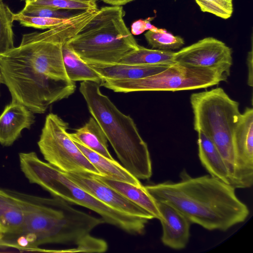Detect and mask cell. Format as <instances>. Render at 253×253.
<instances>
[{"mask_svg": "<svg viewBox=\"0 0 253 253\" xmlns=\"http://www.w3.org/2000/svg\"><path fill=\"white\" fill-rule=\"evenodd\" d=\"M87 21L81 13L45 32L25 34L19 46L0 57L1 83L8 87L12 101L42 114L75 92V83L65 69L62 45Z\"/></svg>", "mask_w": 253, "mask_h": 253, "instance_id": "obj_1", "label": "cell"}, {"mask_svg": "<svg viewBox=\"0 0 253 253\" xmlns=\"http://www.w3.org/2000/svg\"><path fill=\"white\" fill-rule=\"evenodd\" d=\"M180 179L144 186L156 201L170 205L191 223L209 230L225 231L244 221L250 211L235 188L210 174L193 177L185 169Z\"/></svg>", "mask_w": 253, "mask_h": 253, "instance_id": "obj_2", "label": "cell"}, {"mask_svg": "<svg viewBox=\"0 0 253 253\" xmlns=\"http://www.w3.org/2000/svg\"><path fill=\"white\" fill-rule=\"evenodd\" d=\"M10 191L23 213L22 226L17 236L28 239L29 249L51 243L77 245L94 228L104 223L102 218L78 210L60 198H32Z\"/></svg>", "mask_w": 253, "mask_h": 253, "instance_id": "obj_3", "label": "cell"}, {"mask_svg": "<svg viewBox=\"0 0 253 253\" xmlns=\"http://www.w3.org/2000/svg\"><path fill=\"white\" fill-rule=\"evenodd\" d=\"M99 84L83 81L79 90L88 110L103 131L122 165L138 179L152 174V162L147 143L133 120L120 111L100 89Z\"/></svg>", "mask_w": 253, "mask_h": 253, "instance_id": "obj_4", "label": "cell"}, {"mask_svg": "<svg viewBox=\"0 0 253 253\" xmlns=\"http://www.w3.org/2000/svg\"><path fill=\"white\" fill-rule=\"evenodd\" d=\"M19 159L21 170L30 183L40 186L54 197L95 212L105 223L127 233H144L149 220L109 207L74 182L64 172L41 160L34 152L20 153Z\"/></svg>", "mask_w": 253, "mask_h": 253, "instance_id": "obj_5", "label": "cell"}, {"mask_svg": "<svg viewBox=\"0 0 253 253\" xmlns=\"http://www.w3.org/2000/svg\"><path fill=\"white\" fill-rule=\"evenodd\" d=\"M121 6H106L73 37L68 46L86 63L115 64L137 49L138 44L124 21Z\"/></svg>", "mask_w": 253, "mask_h": 253, "instance_id": "obj_6", "label": "cell"}, {"mask_svg": "<svg viewBox=\"0 0 253 253\" xmlns=\"http://www.w3.org/2000/svg\"><path fill=\"white\" fill-rule=\"evenodd\" d=\"M190 100L194 129L201 131L215 145L228 168L233 187L236 174L234 134L241 114L239 103L220 87L193 93Z\"/></svg>", "mask_w": 253, "mask_h": 253, "instance_id": "obj_7", "label": "cell"}, {"mask_svg": "<svg viewBox=\"0 0 253 253\" xmlns=\"http://www.w3.org/2000/svg\"><path fill=\"white\" fill-rule=\"evenodd\" d=\"M228 77L218 71L174 63L155 75L133 80L102 79L100 85L116 92L178 91L206 88L225 81Z\"/></svg>", "mask_w": 253, "mask_h": 253, "instance_id": "obj_8", "label": "cell"}, {"mask_svg": "<svg viewBox=\"0 0 253 253\" xmlns=\"http://www.w3.org/2000/svg\"><path fill=\"white\" fill-rule=\"evenodd\" d=\"M69 124L57 115L45 118L38 145L44 160L64 173L101 175L68 134Z\"/></svg>", "mask_w": 253, "mask_h": 253, "instance_id": "obj_9", "label": "cell"}, {"mask_svg": "<svg viewBox=\"0 0 253 253\" xmlns=\"http://www.w3.org/2000/svg\"><path fill=\"white\" fill-rule=\"evenodd\" d=\"M232 49L224 42L207 37L174 52V61L219 71L228 77L232 65Z\"/></svg>", "mask_w": 253, "mask_h": 253, "instance_id": "obj_10", "label": "cell"}, {"mask_svg": "<svg viewBox=\"0 0 253 253\" xmlns=\"http://www.w3.org/2000/svg\"><path fill=\"white\" fill-rule=\"evenodd\" d=\"M236 174L233 187L247 188L253 183V109L241 114L234 134Z\"/></svg>", "mask_w": 253, "mask_h": 253, "instance_id": "obj_11", "label": "cell"}, {"mask_svg": "<svg viewBox=\"0 0 253 253\" xmlns=\"http://www.w3.org/2000/svg\"><path fill=\"white\" fill-rule=\"evenodd\" d=\"M64 173L74 182L109 207L149 220L154 218L147 211L104 183L96 175L88 173Z\"/></svg>", "mask_w": 253, "mask_h": 253, "instance_id": "obj_12", "label": "cell"}, {"mask_svg": "<svg viewBox=\"0 0 253 253\" xmlns=\"http://www.w3.org/2000/svg\"><path fill=\"white\" fill-rule=\"evenodd\" d=\"M156 202L163 217V220L160 221L163 229L162 242L173 249H184L189 239L191 222L168 204L160 201Z\"/></svg>", "mask_w": 253, "mask_h": 253, "instance_id": "obj_13", "label": "cell"}, {"mask_svg": "<svg viewBox=\"0 0 253 253\" xmlns=\"http://www.w3.org/2000/svg\"><path fill=\"white\" fill-rule=\"evenodd\" d=\"M35 122L33 113L23 105L13 101L0 116V143L9 146L20 136L24 128H30Z\"/></svg>", "mask_w": 253, "mask_h": 253, "instance_id": "obj_14", "label": "cell"}, {"mask_svg": "<svg viewBox=\"0 0 253 253\" xmlns=\"http://www.w3.org/2000/svg\"><path fill=\"white\" fill-rule=\"evenodd\" d=\"M87 63L101 79L110 80H133L144 78L157 74L169 66L142 65L120 63L109 64Z\"/></svg>", "mask_w": 253, "mask_h": 253, "instance_id": "obj_15", "label": "cell"}, {"mask_svg": "<svg viewBox=\"0 0 253 253\" xmlns=\"http://www.w3.org/2000/svg\"><path fill=\"white\" fill-rule=\"evenodd\" d=\"M197 132L198 155L201 164L211 176L232 186L228 168L216 146L201 131Z\"/></svg>", "mask_w": 253, "mask_h": 253, "instance_id": "obj_16", "label": "cell"}, {"mask_svg": "<svg viewBox=\"0 0 253 253\" xmlns=\"http://www.w3.org/2000/svg\"><path fill=\"white\" fill-rule=\"evenodd\" d=\"M96 176L104 183L147 211L154 218L160 221L163 220L156 201L146 191L144 186L142 185L137 186L127 182L113 180L101 175H96Z\"/></svg>", "mask_w": 253, "mask_h": 253, "instance_id": "obj_17", "label": "cell"}, {"mask_svg": "<svg viewBox=\"0 0 253 253\" xmlns=\"http://www.w3.org/2000/svg\"><path fill=\"white\" fill-rule=\"evenodd\" d=\"M74 141L84 155L98 170L101 176L137 186L142 185L138 178L114 159H108L82 144Z\"/></svg>", "mask_w": 253, "mask_h": 253, "instance_id": "obj_18", "label": "cell"}, {"mask_svg": "<svg viewBox=\"0 0 253 253\" xmlns=\"http://www.w3.org/2000/svg\"><path fill=\"white\" fill-rule=\"evenodd\" d=\"M23 222V211L16 198L10 190L0 189V226L6 231L4 237H16Z\"/></svg>", "mask_w": 253, "mask_h": 253, "instance_id": "obj_19", "label": "cell"}, {"mask_svg": "<svg viewBox=\"0 0 253 253\" xmlns=\"http://www.w3.org/2000/svg\"><path fill=\"white\" fill-rule=\"evenodd\" d=\"M68 134L73 140L108 159L114 160L108 149L107 139L93 117H90L83 126L73 133L68 132Z\"/></svg>", "mask_w": 253, "mask_h": 253, "instance_id": "obj_20", "label": "cell"}, {"mask_svg": "<svg viewBox=\"0 0 253 253\" xmlns=\"http://www.w3.org/2000/svg\"><path fill=\"white\" fill-rule=\"evenodd\" d=\"M62 56L65 69L70 81H91L100 84L101 78L68 46L67 42L62 45Z\"/></svg>", "mask_w": 253, "mask_h": 253, "instance_id": "obj_21", "label": "cell"}, {"mask_svg": "<svg viewBox=\"0 0 253 253\" xmlns=\"http://www.w3.org/2000/svg\"><path fill=\"white\" fill-rule=\"evenodd\" d=\"M174 53L171 50L139 47L124 56L119 62L122 64L142 65H171L174 62Z\"/></svg>", "mask_w": 253, "mask_h": 253, "instance_id": "obj_22", "label": "cell"}, {"mask_svg": "<svg viewBox=\"0 0 253 253\" xmlns=\"http://www.w3.org/2000/svg\"><path fill=\"white\" fill-rule=\"evenodd\" d=\"M14 13L0 0V57L13 49Z\"/></svg>", "mask_w": 253, "mask_h": 253, "instance_id": "obj_23", "label": "cell"}, {"mask_svg": "<svg viewBox=\"0 0 253 253\" xmlns=\"http://www.w3.org/2000/svg\"><path fill=\"white\" fill-rule=\"evenodd\" d=\"M144 36L148 44L154 49L171 50L178 49L184 44L181 37L174 36L164 29L148 30Z\"/></svg>", "mask_w": 253, "mask_h": 253, "instance_id": "obj_24", "label": "cell"}, {"mask_svg": "<svg viewBox=\"0 0 253 253\" xmlns=\"http://www.w3.org/2000/svg\"><path fill=\"white\" fill-rule=\"evenodd\" d=\"M83 10L60 9L38 5L25 2V6L19 12L24 15L60 19H69L76 16Z\"/></svg>", "mask_w": 253, "mask_h": 253, "instance_id": "obj_25", "label": "cell"}, {"mask_svg": "<svg viewBox=\"0 0 253 253\" xmlns=\"http://www.w3.org/2000/svg\"><path fill=\"white\" fill-rule=\"evenodd\" d=\"M201 10L220 18H229L233 12V0H195Z\"/></svg>", "mask_w": 253, "mask_h": 253, "instance_id": "obj_26", "label": "cell"}, {"mask_svg": "<svg viewBox=\"0 0 253 253\" xmlns=\"http://www.w3.org/2000/svg\"><path fill=\"white\" fill-rule=\"evenodd\" d=\"M25 2L60 9L86 10L96 9V2L74 0H24Z\"/></svg>", "mask_w": 253, "mask_h": 253, "instance_id": "obj_27", "label": "cell"}, {"mask_svg": "<svg viewBox=\"0 0 253 253\" xmlns=\"http://www.w3.org/2000/svg\"><path fill=\"white\" fill-rule=\"evenodd\" d=\"M68 19L42 17L24 15L20 12L13 15L14 21H18L21 25L26 27L45 29L51 28Z\"/></svg>", "mask_w": 253, "mask_h": 253, "instance_id": "obj_28", "label": "cell"}, {"mask_svg": "<svg viewBox=\"0 0 253 253\" xmlns=\"http://www.w3.org/2000/svg\"><path fill=\"white\" fill-rule=\"evenodd\" d=\"M77 246L76 252L86 253H102L108 248L105 241L92 237L90 235L83 239Z\"/></svg>", "mask_w": 253, "mask_h": 253, "instance_id": "obj_29", "label": "cell"}, {"mask_svg": "<svg viewBox=\"0 0 253 253\" xmlns=\"http://www.w3.org/2000/svg\"><path fill=\"white\" fill-rule=\"evenodd\" d=\"M247 63L248 68V84L250 86L253 85V42L252 40V48L248 52Z\"/></svg>", "mask_w": 253, "mask_h": 253, "instance_id": "obj_30", "label": "cell"}, {"mask_svg": "<svg viewBox=\"0 0 253 253\" xmlns=\"http://www.w3.org/2000/svg\"><path fill=\"white\" fill-rule=\"evenodd\" d=\"M146 30L145 20L139 19L131 25V33L133 35H139Z\"/></svg>", "mask_w": 253, "mask_h": 253, "instance_id": "obj_31", "label": "cell"}, {"mask_svg": "<svg viewBox=\"0 0 253 253\" xmlns=\"http://www.w3.org/2000/svg\"><path fill=\"white\" fill-rule=\"evenodd\" d=\"M104 2L112 6H122L134 0H102Z\"/></svg>", "mask_w": 253, "mask_h": 253, "instance_id": "obj_32", "label": "cell"}, {"mask_svg": "<svg viewBox=\"0 0 253 253\" xmlns=\"http://www.w3.org/2000/svg\"><path fill=\"white\" fill-rule=\"evenodd\" d=\"M6 232V230L0 226V240L2 239L4 234H5Z\"/></svg>", "mask_w": 253, "mask_h": 253, "instance_id": "obj_33", "label": "cell"}, {"mask_svg": "<svg viewBox=\"0 0 253 253\" xmlns=\"http://www.w3.org/2000/svg\"><path fill=\"white\" fill-rule=\"evenodd\" d=\"M81 1H86V2H96L98 0H74Z\"/></svg>", "mask_w": 253, "mask_h": 253, "instance_id": "obj_34", "label": "cell"}, {"mask_svg": "<svg viewBox=\"0 0 253 253\" xmlns=\"http://www.w3.org/2000/svg\"><path fill=\"white\" fill-rule=\"evenodd\" d=\"M1 83V75L0 73V83Z\"/></svg>", "mask_w": 253, "mask_h": 253, "instance_id": "obj_35", "label": "cell"}, {"mask_svg": "<svg viewBox=\"0 0 253 253\" xmlns=\"http://www.w3.org/2000/svg\"></svg>", "mask_w": 253, "mask_h": 253, "instance_id": "obj_36", "label": "cell"}]
</instances>
